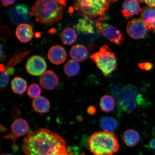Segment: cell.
Returning <instances> with one entry per match:
<instances>
[{"label":"cell","instance_id":"12","mask_svg":"<svg viewBox=\"0 0 155 155\" xmlns=\"http://www.w3.org/2000/svg\"><path fill=\"white\" fill-rule=\"evenodd\" d=\"M39 82L41 86L45 89L52 90L58 86L59 79L53 71H48L41 76Z\"/></svg>","mask_w":155,"mask_h":155},{"label":"cell","instance_id":"33","mask_svg":"<svg viewBox=\"0 0 155 155\" xmlns=\"http://www.w3.org/2000/svg\"><path fill=\"white\" fill-rule=\"evenodd\" d=\"M68 153L67 150V149L64 150L59 152L55 153L51 155H68Z\"/></svg>","mask_w":155,"mask_h":155},{"label":"cell","instance_id":"5","mask_svg":"<svg viewBox=\"0 0 155 155\" xmlns=\"http://www.w3.org/2000/svg\"><path fill=\"white\" fill-rule=\"evenodd\" d=\"M90 57L105 77L111 74L116 69L117 61L115 54L107 45L100 47L99 51L91 55Z\"/></svg>","mask_w":155,"mask_h":155},{"label":"cell","instance_id":"22","mask_svg":"<svg viewBox=\"0 0 155 155\" xmlns=\"http://www.w3.org/2000/svg\"><path fill=\"white\" fill-rule=\"evenodd\" d=\"M11 87L13 92L17 94H22L27 88L26 81L22 78L15 77L11 82Z\"/></svg>","mask_w":155,"mask_h":155},{"label":"cell","instance_id":"15","mask_svg":"<svg viewBox=\"0 0 155 155\" xmlns=\"http://www.w3.org/2000/svg\"><path fill=\"white\" fill-rule=\"evenodd\" d=\"M32 106L35 111L41 115L49 112L51 107L49 100L42 96L34 99L33 100Z\"/></svg>","mask_w":155,"mask_h":155},{"label":"cell","instance_id":"32","mask_svg":"<svg viewBox=\"0 0 155 155\" xmlns=\"http://www.w3.org/2000/svg\"><path fill=\"white\" fill-rule=\"evenodd\" d=\"M5 71L9 75H12L14 73V69L12 67H7Z\"/></svg>","mask_w":155,"mask_h":155},{"label":"cell","instance_id":"2","mask_svg":"<svg viewBox=\"0 0 155 155\" xmlns=\"http://www.w3.org/2000/svg\"><path fill=\"white\" fill-rule=\"evenodd\" d=\"M66 5L65 1H37L30 13L31 16L35 17L37 22L47 27L61 20Z\"/></svg>","mask_w":155,"mask_h":155},{"label":"cell","instance_id":"3","mask_svg":"<svg viewBox=\"0 0 155 155\" xmlns=\"http://www.w3.org/2000/svg\"><path fill=\"white\" fill-rule=\"evenodd\" d=\"M87 143L94 155H113L120 150L117 137L113 132H95L89 137Z\"/></svg>","mask_w":155,"mask_h":155},{"label":"cell","instance_id":"34","mask_svg":"<svg viewBox=\"0 0 155 155\" xmlns=\"http://www.w3.org/2000/svg\"><path fill=\"white\" fill-rule=\"evenodd\" d=\"M150 148L153 150L155 151V138L152 139L150 143Z\"/></svg>","mask_w":155,"mask_h":155},{"label":"cell","instance_id":"6","mask_svg":"<svg viewBox=\"0 0 155 155\" xmlns=\"http://www.w3.org/2000/svg\"><path fill=\"white\" fill-rule=\"evenodd\" d=\"M95 25L98 33L105 38L111 43L120 45L124 41L123 34L120 31L112 25L103 21H97Z\"/></svg>","mask_w":155,"mask_h":155},{"label":"cell","instance_id":"14","mask_svg":"<svg viewBox=\"0 0 155 155\" xmlns=\"http://www.w3.org/2000/svg\"><path fill=\"white\" fill-rule=\"evenodd\" d=\"M33 28L30 25L27 24L19 25L15 31V35L18 39L23 43L30 41L33 37Z\"/></svg>","mask_w":155,"mask_h":155},{"label":"cell","instance_id":"36","mask_svg":"<svg viewBox=\"0 0 155 155\" xmlns=\"http://www.w3.org/2000/svg\"><path fill=\"white\" fill-rule=\"evenodd\" d=\"M151 28L152 29L153 31L155 34V22L151 25Z\"/></svg>","mask_w":155,"mask_h":155},{"label":"cell","instance_id":"31","mask_svg":"<svg viewBox=\"0 0 155 155\" xmlns=\"http://www.w3.org/2000/svg\"><path fill=\"white\" fill-rule=\"evenodd\" d=\"M147 5L149 7H155V0H150V1H144Z\"/></svg>","mask_w":155,"mask_h":155},{"label":"cell","instance_id":"23","mask_svg":"<svg viewBox=\"0 0 155 155\" xmlns=\"http://www.w3.org/2000/svg\"><path fill=\"white\" fill-rule=\"evenodd\" d=\"M100 106L103 111L108 113L114 109L115 100L112 96L105 95L101 98Z\"/></svg>","mask_w":155,"mask_h":155},{"label":"cell","instance_id":"16","mask_svg":"<svg viewBox=\"0 0 155 155\" xmlns=\"http://www.w3.org/2000/svg\"><path fill=\"white\" fill-rule=\"evenodd\" d=\"M88 55V50L84 45L77 44L71 48L70 55L74 61L81 62L86 59Z\"/></svg>","mask_w":155,"mask_h":155},{"label":"cell","instance_id":"17","mask_svg":"<svg viewBox=\"0 0 155 155\" xmlns=\"http://www.w3.org/2000/svg\"><path fill=\"white\" fill-rule=\"evenodd\" d=\"M123 140L127 146L134 147L138 144L140 141V136L138 132L134 130H127L123 134Z\"/></svg>","mask_w":155,"mask_h":155},{"label":"cell","instance_id":"26","mask_svg":"<svg viewBox=\"0 0 155 155\" xmlns=\"http://www.w3.org/2000/svg\"><path fill=\"white\" fill-rule=\"evenodd\" d=\"M42 91L40 87L36 83H33L28 87L27 93L30 98H36L40 97Z\"/></svg>","mask_w":155,"mask_h":155},{"label":"cell","instance_id":"19","mask_svg":"<svg viewBox=\"0 0 155 155\" xmlns=\"http://www.w3.org/2000/svg\"><path fill=\"white\" fill-rule=\"evenodd\" d=\"M94 22L91 19H81L75 27L77 31L84 34H94Z\"/></svg>","mask_w":155,"mask_h":155},{"label":"cell","instance_id":"21","mask_svg":"<svg viewBox=\"0 0 155 155\" xmlns=\"http://www.w3.org/2000/svg\"><path fill=\"white\" fill-rule=\"evenodd\" d=\"M77 35L74 29L70 27L66 28L61 32V38L63 44L71 45L76 41Z\"/></svg>","mask_w":155,"mask_h":155},{"label":"cell","instance_id":"9","mask_svg":"<svg viewBox=\"0 0 155 155\" xmlns=\"http://www.w3.org/2000/svg\"><path fill=\"white\" fill-rule=\"evenodd\" d=\"M149 27L141 19H133L128 23L127 31L128 34L135 39H139L146 35Z\"/></svg>","mask_w":155,"mask_h":155},{"label":"cell","instance_id":"35","mask_svg":"<svg viewBox=\"0 0 155 155\" xmlns=\"http://www.w3.org/2000/svg\"><path fill=\"white\" fill-rule=\"evenodd\" d=\"M5 58V55L4 52L2 50V45H1V61H2Z\"/></svg>","mask_w":155,"mask_h":155},{"label":"cell","instance_id":"30","mask_svg":"<svg viewBox=\"0 0 155 155\" xmlns=\"http://www.w3.org/2000/svg\"><path fill=\"white\" fill-rule=\"evenodd\" d=\"M87 112L90 115H94L95 114L97 111L95 107L94 106H90L87 108Z\"/></svg>","mask_w":155,"mask_h":155},{"label":"cell","instance_id":"11","mask_svg":"<svg viewBox=\"0 0 155 155\" xmlns=\"http://www.w3.org/2000/svg\"><path fill=\"white\" fill-rule=\"evenodd\" d=\"M48 57L52 63L59 65L64 63L66 59V52L61 46H53L48 51Z\"/></svg>","mask_w":155,"mask_h":155},{"label":"cell","instance_id":"37","mask_svg":"<svg viewBox=\"0 0 155 155\" xmlns=\"http://www.w3.org/2000/svg\"><path fill=\"white\" fill-rule=\"evenodd\" d=\"M1 155H13L12 154H2Z\"/></svg>","mask_w":155,"mask_h":155},{"label":"cell","instance_id":"13","mask_svg":"<svg viewBox=\"0 0 155 155\" xmlns=\"http://www.w3.org/2000/svg\"><path fill=\"white\" fill-rule=\"evenodd\" d=\"M139 5V1L129 0L124 2L122 5V13L125 18L138 15L142 10Z\"/></svg>","mask_w":155,"mask_h":155},{"label":"cell","instance_id":"27","mask_svg":"<svg viewBox=\"0 0 155 155\" xmlns=\"http://www.w3.org/2000/svg\"><path fill=\"white\" fill-rule=\"evenodd\" d=\"M30 51L26 52H21L20 51H16L15 52V55L12 59H11L9 61L8 64H7V67H11L13 68L17 64L20 62L22 61V59L25 56L27 55Z\"/></svg>","mask_w":155,"mask_h":155},{"label":"cell","instance_id":"24","mask_svg":"<svg viewBox=\"0 0 155 155\" xmlns=\"http://www.w3.org/2000/svg\"><path fill=\"white\" fill-rule=\"evenodd\" d=\"M80 65L77 61L69 60L64 67V72L68 76L73 77L78 74L80 71Z\"/></svg>","mask_w":155,"mask_h":155},{"label":"cell","instance_id":"10","mask_svg":"<svg viewBox=\"0 0 155 155\" xmlns=\"http://www.w3.org/2000/svg\"><path fill=\"white\" fill-rule=\"evenodd\" d=\"M47 65L43 58L38 55L31 57L27 62L26 65L28 72L33 76H40L45 72Z\"/></svg>","mask_w":155,"mask_h":155},{"label":"cell","instance_id":"25","mask_svg":"<svg viewBox=\"0 0 155 155\" xmlns=\"http://www.w3.org/2000/svg\"><path fill=\"white\" fill-rule=\"evenodd\" d=\"M5 68L3 64L0 65L1 70V88L4 90L8 85L9 80V75L5 71Z\"/></svg>","mask_w":155,"mask_h":155},{"label":"cell","instance_id":"1","mask_svg":"<svg viewBox=\"0 0 155 155\" xmlns=\"http://www.w3.org/2000/svg\"><path fill=\"white\" fill-rule=\"evenodd\" d=\"M24 155H51L67 149L61 136L47 129L41 128L29 133L23 141Z\"/></svg>","mask_w":155,"mask_h":155},{"label":"cell","instance_id":"18","mask_svg":"<svg viewBox=\"0 0 155 155\" xmlns=\"http://www.w3.org/2000/svg\"><path fill=\"white\" fill-rule=\"evenodd\" d=\"M141 17L143 22L151 29V25L155 22V7H144L141 11Z\"/></svg>","mask_w":155,"mask_h":155},{"label":"cell","instance_id":"8","mask_svg":"<svg viewBox=\"0 0 155 155\" xmlns=\"http://www.w3.org/2000/svg\"><path fill=\"white\" fill-rule=\"evenodd\" d=\"M30 11L26 5L19 4L10 8L9 16L12 22L15 25L29 22L31 19Z\"/></svg>","mask_w":155,"mask_h":155},{"label":"cell","instance_id":"20","mask_svg":"<svg viewBox=\"0 0 155 155\" xmlns=\"http://www.w3.org/2000/svg\"><path fill=\"white\" fill-rule=\"evenodd\" d=\"M101 127L104 131L112 133L117 128L118 122L114 118L106 116L101 118L100 120Z\"/></svg>","mask_w":155,"mask_h":155},{"label":"cell","instance_id":"29","mask_svg":"<svg viewBox=\"0 0 155 155\" xmlns=\"http://www.w3.org/2000/svg\"><path fill=\"white\" fill-rule=\"evenodd\" d=\"M2 4L3 5V6L5 7H9V6L12 5L16 1L15 0H9V1H1Z\"/></svg>","mask_w":155,"mask_h":155},{"label":"cell","instance_id":"28","mask_svg":"<svg viewBox=\"0 0 155 155\" xmlns=\"http://www.w3.org/2000/svg\"><path fill=\"white\" fill-rule=\"evenodd\" d=\"M139 67L141 69L145 70L147 71H150L152 68V64L148 62H145L139 64Z\"/></svg>","mask_w":155,"mask_h":155},{"label":"cell","instance_id":"4","mask_svg":"<svg viewBox=\"0 0 155 155\" xmlns=\"http://www.w3.org/2000/svg\"><path fill=\"white\" fill-rule=\"evenodd\" d=\"M110 1L81 0L74 1V8L85 18L91 19L100 17L105 18V12L109 8Z\"/></svg>","mask_w":155,"mask_h":155},{"label":"cell","instance_id":"7","mask_svg":"<svg viewBox=\"0 0 155 155\" xmlns=\"http://www.w3.org/2000/svg\"><path fill=\"white\" fill-rule=\"evenodd\" d=\"M11 132L9 134L5 136L4 138L9 139L13 141L12 150H17L16 139L18 137L23 136L28 133L29 125L28 122L24 119L19 118L13 122L11 127Z\"/></svg>","mask_w":155,"mask_h":155}]
</instances>
